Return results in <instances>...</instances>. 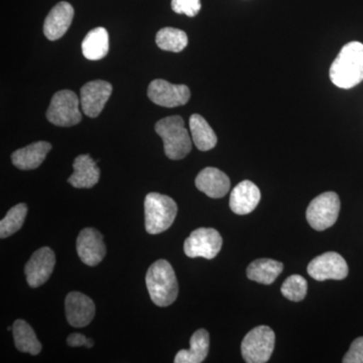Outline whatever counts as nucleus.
I'll return each instance as SVG.
<instances>
[{"mask_svg":"<svg viewBox=\"0 0 363 363\" xmlns=\"http://www.w3.org/2000/svg\"><path fill=\"white\" fill-rule=\"evenodd\" d=\"M195 184L198 190L214 199L223 198L230 190V180L228 176L220 169L212 167L202 169L198 174Z\"/></svg>","mask_w":363,"mask_h":363,"instance_id":"dca6fc26","label":"nucleus"},{"mask_svg":"<svg viewBox=\"0 0 363 363\" xmlns=\"http://www.w3.org/2000/svg\"><path fill=\"white\" fill-rule=\"evenodd\" d=\"M172 9L176 13L186 14L190 18L197 16L201 9L200 0H172Z\"/></svg>","mask_w":363,"mask_h":363,"instance_id":"cd10ccee","label":"nucleus"},{"mask_svg":"<svg viewBox=\"0 0 363 363\" xmlns=\"http://www.w3.org/2000/svg\"><path fill=\"white\" fill-rule=\"evenodd\" d=\"M307 281L300 274H293L289 277L281 285V292L284 297L293 302H300L304 300L307 295Z\"/></svg>","mask_w":363,"mask_h":363,"instance_id":"bb28decb","label":"nucleus"},{"mask_svg":"<svg viewBox=\"0 0 363 363\" xmlns=\"http://www.w3.org/2000/svg\"><path fill=\"white\" fill-rule=\"evenodd\" d=\"M157 47L164 51L179 52L188 45L187 33L175 28H164L157 33Z\"/></svg>","mask_w":363,"mask_h":363,"instance_id":"393cba45","label":"nucleus"},{"mask_svg":"<svg viewBox=\"0 0 363 363\" xmlns=\"http://www.w3.org/2000/svg\"><path fill=\"white\" fill-rule=\"evenodd\" d=\"M112 93V86L106 81L96 80L86 83L80 90L81 109L85 116L95 118L104 111Z\"/></svg>","mask_w":363,"mask_h":363,"instance_id":"9b49d317","label":"nucleus"},{"mask_svg":"<svg viewBox=\"0 0 363 363\" xmlns=\"http://www.w3.org/2000/svg\"><path fill=\"white\" fill-rule=\"evenodd\" d=\"M65 308L67 321L76 328L87 326L94 318V303L84 294L69 293L66 297Z\"/></svg>","mask_w":363,"mask_h":363,"instance_id":"4468645a","label":"nucleus"},{"mask_svg":"<svg viewBox=\"0 0 363 363\" xmlns=\"http://www.w3.org/2000/svg\"><path fill=\"white\" fill-rule=\"evenodd\" d=\"M344 363H363V337H358L351 343L350 350L344 355Z\"/></svg>","mask_w":363,"mask_h":363,"instance_id":"c85d7f7f","label":"nucleus"},{"mask_svg":"<svg viewBox=\"0 0 363 363\" xmlns=\"http://www.w3.org/2000/svg\"><path fill=\"white\" fill-rule=\"evenodd\" d=\"M284 269V264L277 260L260 259L247 267V278L262 285H272Z\"/></svg>","mask_w":363,"mask_h":363,"instance_id":"412c9836","label":"nucleus"},{"mask_svg":"<svg viewBox=\"0 0 363 363\" xmlns=\"http://www.w3.org/2000/svg\"><path fill=\"white\" fill-rule=\"evenodd\" d=\"M109 51V35L104 28L90 30L82 43V52L91 61L104 59Z\"/></svg>","mask_w":363,"mask_h":363,"instance_id":"4be33fe9","label":"nucleus"},{"mask_svg":"<svg viewBox=\"0 0 363 363\" xmlns=\"http://www.w3.org/2000/svg\"><path fill=\"white\" fill-rule=\"evenodd\" d=\"M77 252L85 264L89 267L97 266L106 255L104 236L96 229H83L77 238Z\"/></svg>","mask_w":363,"mask_h":363,"instance_id":"ddd939ff","label":"nucleus"},{"mask_svg":"<svg viewBox=\"0 0 363 363\" xmlns=\"http://www.w3.org/2000/svg\"><path fill=\"white\" fill-rule=\"evenodd\" d=\"M308 274L316 281L327 279L341 281L348 276V266L345 259L337 252H325L315 257L308 266Z\"/></svg>","mask_w":363,"mask_h":363,"instance_id":"1a4fd4ad","label":"nucleus"},{"mask_svg":"<svg viewBox=\"0 0 363 363\" xmlns=\"http://www.w3.org/2000/svg\"><path fill=\"white\" fill-rule=\"evenodd\" d=\"M55 264L56 257L51 248L45 247L33 252L25 269L28 286L38 288L44 285L51 277Z\"/></svg>","mask_w":363,"mask_h":363,"instance_id":"f8f14e48","label":"nucleus"},{"mask_svg":"<svg viewBox=\"0 0 363 363\" xmlns=\"http://www.w3.org/2000/svg\"><path fill=\"white\" fill-rule=\"evenodd\" d=\"M177 203L171 197L150 193L145 200V229L147 233L160 234L168 230L175 221Z\"/></svg>","mask_w":363,"mask_h":363,"instance_id":"20e7f679","label":"nucleus"},{"mask_svg":"<svg viewBox=\"0 0 363 363\" xmlns=\"http://www.w3.org/2000/svg\"><path fill=\"white\" fill-rule=\"evenodd\" d=\"M276 335L272 328L259 326L248 332L241 343V354L247 363L269 362L274 350Z\"/></svg>","mask_w":363,"mask_h":363,"instance_id":"39448f33","label":"nucleus"},{"mask_svg":"<svg viewBox=\"0 0 363 363\" xmlns=\"http://www.w3.org/2000/svg\"><path fill=\"white\" fill-rule=\"evenodd\" d=\"M260 201V191L252 182H240L231 191L229 206L234 213L247 215L252 213Z\"/></svg>","mask_w":363,"mask_h":363,"instance_id":"f3484780","label":"nucleus"},{"mask_svg":"<svg viewBox=\"0 0 363 363\" xmlns=\"http://www.w3.org/2000/svg\"><path fill=\"white\" fill-rule=\"evenodd\" d=\"M330 79L341 89H350L363 81V44L350 42L344 45L330 67Z\"/></svg>","mask_w":363,"mask_h":363,"instance_id":"f257e3e1","label":"nucleus"},{"mask_svg":"<svg viewBox=\"0 0 363 363\" xmlns=\"http://www.w3.org/2000/svg\"><path fill=\"white\" fill-rule=\"evenodd\" d=\"M147 96L155 104L173 108L187 104L191 92L188 86L172 84L168 81L157 79L150 83Z\"/></svg>","mask_w":363,"mask_h":363,"instance_id":"9d476101","label":"nucleus"},{"mask_svg":"<svg viewBox=\"0 0 363 363\" xmlns=\"http://www.w3.org/2000/svg\"><path fill=\"white\" fill-rule=\"evenodd\" d=\"M191 135L196 147L202 152L214 149L217 145V136L204 117L200 114H193L189 121Z\"/></svg>","mask_w":363,"mask_h":363,"instance_id":"5701e85b","label":"nucleus"},{"mask_svg":"<svg viewBox=\"0 0 363 363\" xmlns=\"http://www.w3.org/2000/svg\"><path fill=\"white\" fill-rule=\"evenodd\" d=\"M209 333L205 329H199L190 339V350H180L177 353L175 363H201L207 357L209 351Z\"/></svg>","mask_w":363,"mask_h":363,"instance_id":"aec40b11","label":"nucleus"},{"mask_svg":"<svg viewBox=\"0 0 363 363\" xmlns=\"http://www.w3.org/2000/svg\"><path fill=\"white\" fill-rule=\"evenodd\" d=\"M80 107V99L73 91H58L52 98L47 111V119L54 125L62 128L76 125L82 119Z\"/></svg>","mask_w":363,"mask_h":363,"instance_id":"423d86ee","label":"nucleus"},{"mask_svg":"<svg viewBox=\"0 0 363 363\" xmlns=\"http://www.w3.org/2000/svg\"><path fill=\"white\" fill-rule=\"evenodd\" d=\"M28 214V206L23 203L16 205L0 221V238H6L20 230Z\"/></svg>","mask_w":363,"mask_h":363,"instance_id":"a878e982","label":"nucleus"},{"mask_svg":"<svg viewBox=\"0 0 363 363\" xmlns=\"http://www.w3.org/2000/svg\"><path fill=\"white\" fill-rule=\"evenodd\" d=\"M340 212V199L335 192H325L310 203L306 218L313 229L323 231L337 221Z\"/></svg>","mask_w":363,"mask_h":363,"instance_id":"0eeeda50","label":"nucleus"},{"mask_svg":"<svg viewBox=\"0 0 363 363\" xmlns=\"http://www.w3.org/2000/svg\"><path fill=\"white\" fill-rule=\"evenodd\" d=\"M156 133L161 136L164 154L169 159L178 161L190 154L192 142L181 116H169L157 121Z\"/></svg>","mask_w":363,"mask_h":363,"instance_id":"7ed1b4c3","label":"nucleus"},{"mask_svg":"<svg viewBox=\"0 0 363 363\" xmlns=\"http://www.w3.org/2000/svg\"><path fill=\"white\" fill-rule=\"evenodd\" d=\"M67 344L71 347H81V346H86L87 348H91L94 346V341L92 339L86 337L85 335L80 333H73L69 335L67 338Z\"/></svg>","mask_w":363,"mask_h":363,"instance_id":"c756f323","label":"nucleus"},{"mask_svg":"<svg viewBox=\"0 0 363 363\" xmlns=\"http://www.w3.org/2000/svg\"><path fill=\"white\" fill-rule=\"evenodd\" d=\"M223 240L214 228H198L190 234L184 243V252L189 257L213 259L221 250Z\"/></svg>","mask_w":363,"mask_h":363,"instance_id":"6e6552de","label":"nucleus"},{"mask_svg":"<svg viewBox=\"0 0 363 363\" xmlns=\"http://www.w3.org/2000/svg\"><path fill=\"white\" fill-rule=\"evenodd\" d=\"M13 332L16 347L21 352L30 353L32 355L40 354L42 344L38 340L30 325L23 320H16L13 326Z\"/></svg>","mask_w":363,"mask_h":363,"instance_id":"b1692460","label":"nucleus"},{"mask_svg":"<svg viewBox=\"0 0 363 363\" xmlns=\"http://www.w3.org/2000/svg\"><path fill=\"white\" fill-rule=\"evenodd\" d=\"M74 9L69 2L61 1L52 7L44 23L45 38L50 40L61 39L70 28Z\"/></svg>","mask_w":363,"mask_h":363,"instance_id":"2eb2a0df","label":"nucleus"},{"mask_svg":"<svg viewBox=\"0 0 363 363\" xmlns=\"http://www.w3.org/2000/svg\"><path fill=\"white\" fill-rule=\"evenodd\" d=\"M145 283L150 298L159 307H168L178 298L179 285L175 271L167 260H157L150 267Z\"/></svg>","mask_w":363,"mask_h":363,"instance_id":"f03ea898","label":"nucleus"},{"mask_svg":"<svg viewBox=\"0 0 363 363\" xmlns=\"http://www.w3.org/2000/svg\"><path fill=\"white\" fill-rule=\"evenodd\" d=\"M73 169L74 173L68 182L74 188H92L99 181L100 169L96 162L89 155H81L76 157Z\"/></svg>","mask_w":363,"mask_h":363,"instance_id":"a211bd4d","label":"nucleus"},{"mask_svg":"<svg viewBox=\"0 0 363 363\" xmlns=\"http://www.w3.org/2000/svg\"><path fill=\"white\" fill-rule=\"evenodd\" d=\"M52 150L51 143L47 142L33 143L28 147L16 150L11 161L16 168L28 171L39 168L45 161L48 152Z\"/></svg>","mask_w":363,"mask_h":363,"instance_id":"6ab92c4d","label":"nucleus"}]
</instances>
